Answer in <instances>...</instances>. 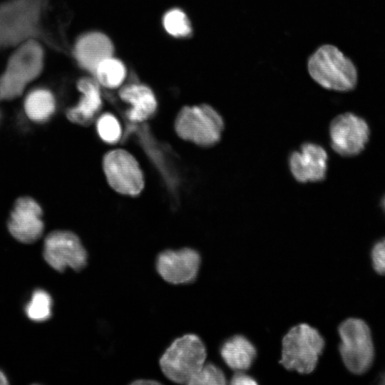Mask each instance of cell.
I'll return each instance as SVG.
<instances>
[{
    "label": "cell",
    "instance_id": "cell-1",
    "mask_svg": "<svg viewBox=\"0 0 385 385\" xmlns=\"http://www.w3.org/2000/svg\"><path fill=\"white\" fill-rule=\"evenodd\" d=\"M49 0H4L0 3V50L29 40L51 43L46 31Z\"/></svg>",
    "mask_w": 385,
    "mask_h": 385
},
{
    "label": "cell",
    "instance_id": "cell-2",
    "mask_svg": "<svg viewBox=\"0 0 385 385\" xmlns=\"http://www.w3.org/2000/svg\"><path fill=\"white\" fill-rule=\"evenodd\" d=\"M44 66V51L40 41L29 39L14 50L0 73V102L16 98L38 78Z\"/></svg>",
    "mask_w": 385,
    "mask_h": 385
},
{
    "label": "cell",
    "instance_id": "cell-3",
    "mask_svg": "<svg viewBox=\"0 0 385 385\" xmlns=\"http://www.w3.org/2000/svg\"><path fill=\"white\" fill-rule=\"evenodd\" d=\"M307 70L312 80L327 90L347 92L357 83V70L353 62L331 44L319 46L309 57Z\"/></svg>",
    "mask_w": 385,
    "mask_h": 385
},
{
    "label": "cell",
    "instance_id": "cell-4",
    "mask_svg": "<svg viewBox=\"0 0 385 385\" xmlns=\"http://www.w3.org/2000/svg\"><path fill=\"white\" fill-rule=\"evenodd\" d=\"M324 346V339L316 328L299 323L283 336L279 363L287 370L310 374L317 367Z\"/></svg>",
    "mask_w": 385,
    "mask_h": 385
},
{
    "label": "cell",
    "instance_id": "cell-5",
    "mask_svg": "<svg viewBox=\"0 0 385 385\" xmlns=\"http://www.w3.org/2000/svg\"><path fill=\"white\" fill-rule=\"evenodd\" d=\"M174 128L181 139L200 147L211 148L222 139L225 121L214 107L202 103L183 107L177 115Z\"/></svg>",
    "mask_w": 385,
    "mask_h": 385
},
{
    "label": "cell",
    "instance_id": "cell-6",
    "mask_svg": "<svg viewBox=\"0 0 385 385\" xmlns=\"http://www.w3.org/2000/svg\"><path fill=\"white\" fill-rule=\"evenodd\" d=\"M207 351L196 334L175 339L160 359V367L167 379L177 384H189L206 363Z\"/></svg>",
    "mask_w": 385,
    "mask_h": 385
},
{
    "label": "cell",
    "instance_id": "cell-7",
    "mask_svg": "<svg viewBox=\"0 0 385 385\" xmlns=\"http://www.w3.org/2000/svg\"><path fill=\"white\" fill-rule=\"evenodd\" d=\"M339 351L345 366L355 374L366 372L374 357L371 331L366 323L358 318L343 321L338 328Z\"/></svg>",
    "mask_w": 385,
    "mask_h": 385
},
{
    "label": "cell",
    "instance_id": "cell-8",
    "mask_svg": "<svg viewBox=\"0 0 385 385\" xmlns=\"http://www.w3.org/2000/svg\"><path fill=\"white\" fill-rule=\"evenodd\" d=\"M103 170L108 185L120 194L136 196L144 188V177L138 161L124 149L106 153Z\"/></svg>",
    "mask_w": 385,
    "mask_h": 385
},
{
    "label": "cell",
    "instance_id": "cell-9",
    "mask_svg": "<svg viewBox=\"0 0 385 385\" xmlns=\"http://www.w3.org/2000/svg\"><path fill=\"white\" fill-rule=\"evenodd\" d=\"M329 155L317 142L306 140L291 150L287 158V169L292 178L302 185L319 183L325 180Z\"/></svg>",
    "mask_w": 385,
    "mask_h": 385
},
{
    "label": "cell",
    "instance_id": "cell-10",
    "mask_svg": "<svg viewBox=\"0 0 385 385\" xmlns=\"http://www.w3.org/2000/svg\"><path fill=\"white\" fill-rule=\"evenodd\" d=\"M43 256L47 264L58 272H63L66 267L79 271L88 260L79 237L68 230L53 231L46 237Z\"/></svg>",
    "mask_w": 385,
    "mask_h": 385
},
{
    "label": "cell",
    "instance_id": "cell-11",
    "mask_svg": "<svg viewBox=\"0 0 385 385\" xmlns=\"http://www.w3.org/2000/svg\"><path fill=\"white\" fill-rule=\"evenodd\" d=\"M332 149L343 157H353L364 148L369 136L366 122L354 113L346 112L332 119L328 126Z\"/></svg>",
    "mask_w": 385,
    "mask_h": 385
},
{
    "label": "cell",
    "instance_id": "cell-12",
    "mask_svg": "<svg viewBox=\"0 0 385 385\" xmlns=\"http://www.w3.org/2000/svg\"><path fill=\"white\" fill-rule=\"evenodd\" d=\"M201 263L200 253L190 247L165 250L157 257L156 270L167 282L184 284L197 278Z\"/></svg>",
    "mask_w": 385,
    "mask_h": 385
},
{
    "label": "cell",
    "instance_id": "cell-13",
    "mask_svg": "<svg viewBox=\"0 0 385 385\" xmlns=\"http://www.w3.org/2000/svg\"><path fill=\"white\" fill-rule=\"evenodd\" d=\"M43 210L40 205L31 197L16 200L7 222L10 234L17 241L24 244L36 242L44 230Z\"/></svg>",
    "mask_w": 385,
    "mask_h": 385
},
{
    "label": "cell",
    "instance_id": "cell-14",
    "mask_svg": "<svg viewBox=\"0 0 385 385\" xmlns=\"http://www.w3.org/2000/svg\"><path fill=\"white\" fill-rule=\"evenodd\" d=\"M113 51V44L106 35L93 32L78 38L74 56L82 68L93 73L101 61L112 56Z\"/></svg>",
    "mask_w": 385,
    "mask_h": 385
},
{
    "label": "cell",
    "instance_id": "cell-15",
    "mask_svg": "<svg viewBox=\"0 0 385 385\" xmlns=\"http://www.w3.org/2000/svg\"><path fill=\"white\" fill-rule=\"evenodd\" d=\"M220 354L226 366L233 371H247L257 356V349L245 336L235 334L222 343Z\"/></svg>",
    "mask_w": 385,
    "mask_h": 385
},
{
    "label": "cell",
    "instance_id": "cell-16",
    "mask_svg": "<svg viewBox=\"0 0 385 385\" xmlns=\"http://www.w3.org/2000/svg\"><path fill=\"white\" fill-rule=\"evenodd\" d=\"M77 87L83 95L76 106L67 110L66 116L73 123L86 124L102 106L100 90L97 82L88 78L80 79Z\"/></svg>",
    "mask_w": 385,
    "mask_h": 385
},
{
    "label": "cell",
    "instance_id": "cell-17",
    "mask_svg": "<svg viewBox=\"0 0 385 385\" xmlns=\"http://www.w3.org/2000/svg\"><path fill=\"white\" fill-rule=\"evenodd\" d=\"M120 98L130 103L132 108L127 115L133 122H142L150 118L155 111L157 101L150 88L141 84H130L121 88Z\"/></svg>",
    "mask_w": 385,
    "mask_h": 385
},
{
    "label": "cell",
    "instance_id": "cell-18",
    "mask_svg": "<svg viewBox=\"0 0 385 385\" xmlns=\"http://www.w3.org/2000/svg\"><path fill=\"white\" fill-rule=\"evenodd\" d=\"M24 108L30 120L36 123H44L55 112L56 100L50 91L45 88H37L27 95Z\"/></svg>",
    "mask_w": 385,
    "mask_h": 385
},
{
    "label": "cell",
    "instance_id": "cell-19",
    "mask_svg": "<svg viewBox=\"0 0 385 385\" xmlns=\"http://www.w3.org/2000/svg\"><path fill=\"white\" fill-rule=\"evenodd\" d=\"M93 73L101 85L114 88L123 83L125 78L126 71L120 61L111 56L101 61Z\"/></svg>",
    "mask_w": 385,
    "mask_h": 385
},
{
    "label": "cell",
    "instance_id": "cell-20",
    "mask_svg": "<svg viewBox=\"0 0 385 385\" xmlns=\"http://www.w3.org/2000/svg\"><path fill=\"white\" fill-rule=\"evenodd\" d=\"M52 298L45 290L36 289L25 307L26 316L36 322H45L51 316Z\"/></svg>",
    "mask_w": 385,
    "mask_h": 385
},
{
    "label": "cell",
    "instance_id": "cell-21",
    "mask_svg": "<svg viewBox=\"0 0 385 385\" xmlns=\"http://www.w3.org/2000/svg\"><path fill=\"white\" fill-rule=\"evenodd\" d=\"M163 23L166 31L173 36H188L192 32L188 17L179 9H173L167 12L163 17Z\"/></svg>",
    "mask_w": 385,
    "mask_h": 385
},
{
    "label": "cell",
    "instance_id": "cell-22",
    "mask_svg": "<svg viewBox=\"0 0 385 385\" xmlns=\"http://www.w3.org/2000/svg\"><path fill=\"white\" fill-rule=\"evenodd\" d=\"M97 132L101 140L109 144L116 143L121 138V126L113 114H103L96 123Z\"/></svg>",
    "mask_w": 385,
    "mask_h": 385
},
{
    "label": "cell",
    "instance_id": "cell-23",
    "mask_svg": "<svg viewBox=\"0 0 385 385\" xmlns=\"http://www.w3.org/2000/svg\"><path fill=\"white\" fill-rule=\"evenodd\" d=\"M227 378L222 369L212 363H205L188 385H225Z\"/></svg>",
    "mask_w": 385,
    "mask_h": 385
},
{
    "label": "cell",
    "instance_id": "cell-24",
    "mask_svg": "<svg viewBox=\"0 0 385 385\" xmlns=\"http://www.w3.org/2000/svg\"><path fill=\"white\" fill-rule=\"evenodd\" d=\"M371 259L375 271L385 274V238L378 241L373 247Z\"/></svg>",
    "mask_w": 385,
    "mask_h": 385
},
{
    "label": "cell",
    "instance_id": "cell-25",
    "mask_svg": "<svg viewBox=\"0 0 385 385\" xmlns=\"http://www.w3.org/2000/svg\"><path fill=\"white\" fill-rule=\"evenodd\" d=\"M232 385H255L257 381L251 375L246 373V371H234L230 380Z\"/></svg>",
    "mask_w": 385,
    "mask_h": 385
},
{
    "label": "cell",
    "instance_id": "cell-26",
    "mask_svg": "<svg viewBox=\"0 0 385 385\" xmlns=\"http://www.w3.org/2000/svg\"><path fill=\"white\" fill-rule=\"evenodd\" d=\"M134 384L143 385V384H158L159 382L152 379H139L133 382Z\"/></svg>",
    "mask_w": 385,
    "mask_h": 385
},
{
    "label": "cell",
    "instance_id": "cell-27",
    "mask_svg": "<svg viewBox=\"0 0 385 385\" xmlns=\"http://www.w3.org/2000/svg\"><path fill=\"white\" fill-rule=\"evenodd\" d=\"M8 379L4 373L0 369V385L8 384Z\"/></svg>",
    "mask_w": 385,
    "mask_h": 385
},
{
    "label": "cell",
    "instance_id": "cell-28",
    "mask_svg": "<svg viewBox=\"0 0 385 385\" xmlns=\"http://www.w3.org/2000/svg\"><path fill=\"white\" fill-rule=\"evenodd\" d=\"M381 202H382V203H381V204H382V207H383V209H384V211H385V196L384 197V198H383Z\"/></svg>",
    "mask_w": 385,
    "mask_h": 385
},
{
    "label": "cell",
    "instance_id": "cell-29",
    "mask_svg": "<svg viewBox=\"0 0 385 385\" xmlns=\"http://www.w3.org/2000/svg\"><path fill=\"white\" fill-rule=\"evenodd\" d=\"M382 379H383V381H383V384H385V375L383 376Z\"/></svg>",
    "mask_w": 385,
    "mask_h": 385
}]
</instances>
